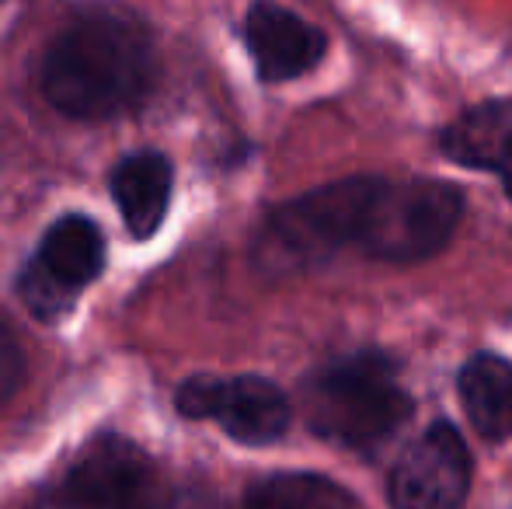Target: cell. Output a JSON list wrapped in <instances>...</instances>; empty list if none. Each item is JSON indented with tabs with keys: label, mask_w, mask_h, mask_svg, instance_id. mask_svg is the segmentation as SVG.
I'll list each match as a JSON object with an SVG mask.
<instances>
[{
	"label": "cell",
	"mask_w": 512,
	"mask_h": 509,
	"mask_svg": "<svg viewBox=\"0 0 512 509\" xmlns=\"http://www.w3.org/2000/svg\"><path fill=\"white\" fill-rule=\"evenodd\" d=\"M161 81L157 35L112 7L81 11L49 39L39 60L42 98L77 123H112L154 98Z\"/></svg>",
	"instance_id": "6da1fadb"
},
{
	"label": "cell",
	"mask_w": 512,
	"mask_h": 509,
	"mask_svg": "<svg viewBox=\"0 0 512 509\" xmlns=\"http://www.w3.org/2000/svg\"><path fill=\"white\" fill-rule=\"evenodd\" d=\"M300 415L317 440L373 457L411 422L415 394L405 367L380 346H359L317 363L300 384Z\"/></svg>",
	"instance_id": "7a4b0ae2"
},
{
	"label": "cell",
	"mask_w": 512,
	"mask_h": 509,
	"mask_svg": "<svg viewBox=\"0 0 512 509\" xmlns=\"http://www.w3.org/2000/svg\"><path fill=\"white\" fill-rule=\"evenodd\" d=\"M377 182L380 171H359L269 206L251 234V265L265 279H297L359 248Z\"/></svg>",
	"instance_id": "3957f363"
},
{
	"label": "cell",
	"mask_w": 512,
	"mask_h": 509,
	"mask_svg": "<svg viewBox=\"0 0 512 509\" xmlns=\"http://www.w3.org/2000/svg\"><path fill=\"white\" fill-rule=\"evenodd\" d=\"M28 509H192V503L140 443L98 433L39 485Z\"/></svg>",
	"instance_id": "277c9868"
},
{
	"label": "cell",
	"mask_w": 512,
	"mask_h": 509,
	"mask_svg": "<svg viewBox=\"0 0 512 509\" xmlns=\"http://www.w3.org/2000/svg\"><path fill=\"white\" fill-rule=\"evenodd\" d=\"M467 196L436 175H380L359 252L380 265H422L457 238Z\"/></svg>",
	"instance_id": "5b68a950"
},
{
	"label": "cell",
	"mask_w": 512,
	"mask_h": 509,
	"mask_svg": "<svg viewBox=\"0 0 512 509\" xmlns=\"http://www.w3.org/2000/svg\"><path fill=\"white\" fill-rule=\"evenodd\" d=\"M108 262V245L98 220L88 213H63L42 231L35 252L18 272V297L42 325L74 314L77 300L98 283Z\"/></svg>",
	"instance_id": "8992f818"
},
{
	"label": "cell",
	"mask_w": 512,
	"mask_h": 509,
	"mask_svg": "<svg viewBox=\"0 0 512 509\" xmlns=\"http://www.w3.org/2000/svg\"><path fill=\"white\" fill-rule=\"evenodd\" d=\"M182 419L213 422L241 447H272L293 429V401L262 374H192L175 387Z\"/></svg>",
	"instance_id": "52a82bcc"
},
{
	"label": "cell",
	"mask_w": 512,
	"mask_h": 509,
	"mask_svg": "<svg viewBox=\"0 0 512 509\" xmlns=\"http://www.w3.org/2000/svg\"><path fill=\"white\" fill-rule=\"evenodd\" d=\"M474 485V454L450 419H432L401 450L387 475L391 509H464Z\"/></svg>",
	"instance_id": "ba28073f"
},
{
	"label": "cell",
	"mask_w": 512,
	"mask_h": 509,
	"mask_svg": "<svg viewBox=\"0 0 512 509\" xmlns=\"http://www.w3.org/2000/svg\"><path fill=\"white\" fill-rule=\"evenodd\" d=\"M241 39L262 84H290L314 74L328 56V32L283 4H251Z\"/></svg>",
	"instance_id": "9c48e42d"
},
{
	"label": "cell",
	"mask_w": 512,
	"mask_h": 509,
	"mask_svg": "<svg viewBox=\"0 0 512 509\" xmlns=\"http://www.w3.org/2000/svg\"><path fill=\"white\" fill-rule=\"evenodd\" d=\"M432 147L443 161L495 175L512 203V98H485L436 129Z\"/></svg>",
	"instance_id": "30bf717a"
},
{
	"label": "cell",
	"mask_w": 512,
	"mask_h": 509,
	"mask_svg": "<svg viewBox=\"0 0 512 509\" xmlns=\"http://www.w3.org/2000/svg\"><path fill=\"white\" fill-rule=\"evenodd\" d=\"M112 203L133 241H150L164 227L175 199V164L164 150L143 147L115 161L108 175Z\"/></svg>",
	"instance_id": "8fae6325"
},
{
	"label": "cell",
	"mask_w": 512,
	"mask_h": 509,
	"mask_svg": "<svg viewBox=\"0 0 512 509\" xmlns=\"http://www.w3.org/2000/svg\"><path fill=\"white\" fill-rule=\"evenodd\" d=\"M457 398L471 429L499 447L512 440V360L495 349L471 353L457 370Z\"/></svg>",
	"instance_id": "7c38bea8"
},
{
	"label": "cell",
	"mask_w": 512,
	"mask_h": 509,
	"mask_svg": "<svg viewBox=\"0 0 512 509\" xmlns=\"http://www.w3.org/2000/svg\"><path fill=\"white\" fill-rule=\"evenodd\" d=\"M237 509H363V503L321 471H272L248 482Z\"/></svg>",
	"instance_id": "4fadbf2b"
},
{
	"label": "cell",
	"mask_w": 512,
	"mask_h": 509,
	"mask_svg": "<svg viewBox=\"0 0 512 509\" xmlns=\"http://www.w3.org/2000/svg\"><path fill=\"white\" fill-rule=\"evenodd\" d=\"M25 381H28V356L21 349L18 335L0 321V412L18 398Z\"/></svg>",
	"instance_id": "5bb4252c"
}]
</instances>
